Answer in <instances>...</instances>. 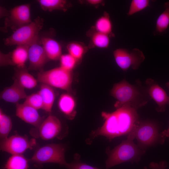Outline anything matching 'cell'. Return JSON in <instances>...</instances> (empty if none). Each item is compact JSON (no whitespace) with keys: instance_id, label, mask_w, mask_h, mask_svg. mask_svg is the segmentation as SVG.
<instances>
[{"instance_id":"obj_1","label":"cell","mask_w":169,"mask_h":169,"mask_svg":"<svg viewBox=\"0 0 169 169\" xmlns=\"http://www.w3.org/2000/svg\"><path fill=\"white\" fill-rule=\"evenodd\" d=\"M101 116L104 122L101 127L92 131V137L102 136L111 140L128 135L140 121L137 110L128 105L118 108L111 113L102 112Z\"/></svg>"},{"instance_id":"obj_2","label":"cell","mask_w":169,"mask_h":169,"mask_svg":"<svg viewBox=\"0 0 169 169\" xmlns=\"http://www.w3.org/2000/svg\"><path fill=\"white\" fill-rule=\"evenodd\" d=\"M135 139L133 130L124 140L108 153V158L105 161V169L120 164L130 162L138 163L146 152L139 148L134 142Z\"/></svg>"},{"instance_id":"obj_3","label":"cell","mask_w":169,"mask_h":169,"mask_svg":"<svg viewBox=\"0 0 169 169\" xmlns=\"http://www.w3.org/2000/svg\"><path fill=\"white\" fill-rule=\"evenodd\" d=\"M44 24V19L37 17L30 23L14 31L12 35L4 39V44L7 46H29L39 39V33L43 28Z\"/></svg>"},{"instance_id":"obj_4","label":"cell","mask_w":169,"mask_h":169,"mask_svg":"<svg viewBox=\"0 0 169 169\" xmlns=\"http://www.w3.org/2000/svg\"><path fill=\"white\" fill-rule=\"evenodd\" d=\"M110 93L116 100L114 104L116 108L128 105L137 110L142 106L138 102L141 95L140 91L136 87L125 80L114 84Z\"/></svg>"},{"instance_id":"obj_5","label":"cell","mask_w":169,"mask_h":169,"mask_svg":"<svg viewBox=\"0 0 169 169\" xmlns=\"http://www.w3.org/2000/svg\"><path fill=\"white\" fill-rule=\"evenodd\" d=\"M133 131L137 145L142 150L146 151L158 143L161 144L159 127L154 122L140 120Z\"/></svg>"},{"instance_id":"obj_6","label":"cell","mask_w":169,"mask_h":169,"mask_svg":"<svg viewBox=\"0 0 169 169\" xmlns=\"http://www.w3.org/2000/svg\"><path fill=\"white\" fill-rule=\"evenodd\" d=\"M37 79L41 84L68 91L71 87L73 74L72 72L59 66L47 71H39L37 74Z\"/></svg>"},{"instance_id":"obj_7","label":"cell","mask_w":169,"mask_h":169,"mask_svg":"<svg viewBox=\"0 0 169 169\" xmlns=\"http://www.w3.org/2000/svg\"><path fill=\"white\" fill-rule=\"evenodd\" d=\"M65 148L63 145L52 143L46 145L36 150L31 159L37 164L55 163L66 166Z\"/></svg>"},{"instance_id":"obj_8","label":"cell","mask_w":169,"mask_h":169,"mask_svg":"<svg viewBox=\"0 0 169 169\" xmlns=\"http://www.w3.org/2000/svg\"><path fill=\"white\" fill-rule=\"evenodd\" d=\"M113 55L117 66L124 71L130 68L138 69L145 59L142 51L137 48L131 51L125 48L117 49L113 51Z\"/></svg>"},{"instance_id":"obj_9","label":"cell","mask_w":169,"mask_h":169,"mask_svg":"<svg viewBox=\"0 0 169 169\" xmlns=\"http://www.w3.org/2000/svg\"><path fill=\"white\" fill-rule=\"evenodd\" d=\"M32 22L30 4L28 3L17 6L9 11V14L5 18L4 27L2 29L6 31L9 28L14 31Z\"/></svg>"},{"instance_id":"obj_10","label":"cell","mask_w":169,"mask_h":169,"mask_svg":"<svg viewBox=\"0 0 169 169\" xmlns=\"http://www.w3.org/2000/svg\"><path fill=\"white\" fill-rule=\"evenodd\" d=\"M36 144L34 139H29L26 136L15 135L2 140L0 149L12 155L22 154L27 150L32 149Z\"/></svg>"},{"instance_id":"obj_11","label":"cell","mask_w":169,"mask_h":169,"mask_svg":"<svg viewBox=\"0 0 169 169\" xmlns=\"http://www.w3.org/2000/svg\"><path fill=\"white\" fill-rule=\"evenodd\" d=\"M28 59V69L39 71L43 70L44 66L49 60L39 39L29 46Z\"/></svg>"},{"instance_id":"obj_12","label":"cell","mask_w":169,"mask_h":169,"mask_svg":"<svg viewBox=\"0 0 169 169\" xmlns=\"http://www.w3.org/2000/svg\"><path fill=\"white\" fill-rule=\"evenodd\" d=\"M38 127L40 138L44 140H49L59 134L61 130L62 124L57 117L50 115L42 121Z\"/></svg>"},{"instance_id":"obj_13","label":"cell","mask_w":169,"mask_h":169,"mask_svg":"<svg viewBox=\"0 0 169 169\" xmlns=\"http://www.w3.org/2000/svg\"><path fill=\"white\" fill-rule=\"evenodd\" d=\"M15 114L25 122L36 127L43 121L37 110L24 103L16 104Z\"/></svg>"},{"instance_id":"obj_14","label":"cell","mask_w":169,"mask_h":169,"mask_svg":"<svg viewBox=\"0 0 169 169\" xmlns=\"http://www.w3.org/2000/svg\"><path fill=\"white\" fill-rule=\"evenodd\" d=\"M146 83L148 87L149 94L158 106L156 110L158 112H164L166 105L168 104L169 96L163 89L153 79H148Z\"/></svg>"},{"instance_id":"obj_15","label":"cell","mask_w":169,"mask_h":169,"mask_svg":"<svg viewBox=\"0 0 169 169\" xmlns=\"http://www.w3.org/2000/svg\"><path fill=\"white\" fill-rule=\"evenodd\" d=\"M24 89L17 81L14 80L11 85L5 88L1 92L0 98L7 102L16 104L27 96Z\"/></svg>"},{"instance_id":"obj_16","label":"cell","mask_w":169,"mask_h":169,"mask_svg":"<svg viewBox=\"0 0 169 169\" xmlns=\"http://www.w3.org/2000/svg\"><path fill=\"white\" fill-rule=\"evenodd\" d=\"M40 40L49 59L59 60L63 54L60 44L54 39L48 36L43 37Z\"/></svg>"},{"instance_id":"obj_17","label":"cell","mask_w":169,"mask_h":169,"mask_svg":"<svg viewBox=\"0 0 169 169\" xmlns=\"http://www.w3.org/2000/svg\"><path fill=\"white\" fill-rule=\"evenodd\" d=\"M59 110L69 119H72L75 115L76 101L70 94L66 93L62 94L58 102Z\"/></svg>"},{"instance_id":"obj_18","label":"cell","mask_w":169,"mask_h":169,"mask_svg":"<svg viewBox=\"0 0 169 169\" xmlns=\"http://www.w3.org/2000/svg\"><path fill=\"white\" fill-rule=\"evenodd\" d=\"M14 80L17 81L24 89H31L37 85V79L30 74L26 67L23 68L16 67Z\"/></svg>"},{"instance_id":"obj_19","label":"cell","mask_w":169,"mask_h":169,"mask_svg":"<svg viewBox=\"0 0 169 169\" xmlns=\"http://www.w3.org/2000/svg\"><path fill=\"white\" fill-rule=\"evenodd\" d=\"M29 46L20 45L17 46L15 49L9 53L10 65L18 68H23L28 59Z\"/></svg>"},{"instance_id":"obj_20","label":"cell","mask_w":169,"mask_h":169,"mask_svg":"<svg viewBox=\"0 0 169 169\" xmlns=\"http://www.w3.org/2000/svg\"><path fill=\"white\" fill-rule=\"evenodd\" d=\"M38 92L42 99V109L47 112H51L55 99V94L53 88L48 85L41 84Z\"/></svg>"},{"instance_id":"obj_21","label":"cell","mask_w":169,"mask_h":169,"mask_svg":"<svg viewBox=\"0 0 169 169\" xmlns=\"http://www.w3.org/2000/svg\"><path fill=\"white\" fill-rule=\"evenodd\" d=\"M164 10L156 20L153 34L155 36L162 35L166 32L169 26V1L163 5Z\"/></svg>"},{"instance_id":"obj_22","label":"cell","mask_w":169,"mask_h":169,"mask_svg":"<svg viewBox=\"0 0 169 169\" xmlns=\"http://www.w3.org/2000/svg\"><path fill=\"white\" fill-rule=\"evenodd\" d=\"M94 28L95 31L109 35L114 36L113 33V24L108 13L105 12L98 18L95 22Z\"/></svg>"},{"instance_id":"obj_23","label":"cell","mask_w":169,"mask_h":169,"mask_svg":"<svg viewBox=\"0 0 169 169\" xmlns=\"http://www.w3.org/2000/svg\"><path fill=\"white\" fill-rule=\"evenodd\" d=\"M41 8L44 11L52 12L55 10L66 11L70 4L65 0H38Z\"/></svg>"},{"instance_id":"obj_24","label":"cell","mask_w":169,"mask_h":169,"mask_svg":"<svg viewBox=\"0 0 169 169\" xmlns=\"http://www.w3.org/2000/svg\"><path fill=\"white\" fill-rule=\"evenodd\" d=\"M27 159L22 154L12 155L8 159L4 169H28Z\"/></svg>"},{"instance_id":"obj_25","label":"cell","mask_w":169,"mask_h":169,"mask_svg":"<svg viewBox=\"0 0 169 169\" xmlns=\"http://www.w3.org/2000/svg\"><path fill=\"white\" fill-rule=\"evenodd\" d=\"M110 37L109 35L94 31L91 35L90 41L94 47L106 49L110 45Z\"/></svg>"},{"instance_id":"obj_26","label":"cell","mask_w":169,"mask_h":169,"mask_svg":"<svg viewBox=\"0 0 169 169\" xmlns=\"http://www.w3.org/2000/svg\"><path fill=\"white\" fill-rule=\"evenodd\" d=\"M68 53L79 61L87 51V47L82 43L77 41L69 43L66 46Z\"/></svg>"},{"instance_id":"obj_27","label":"cell","mask_w":169,"mask_h":169,"mask_svg":"<svg viewBox=\"0 0 169 169\" xmlns=\"http://www.w3.org/2000/svg\"><path fill=\"white\" fill-rule=\"evenodd\" d=\"M12 127L11 118L0 109V136L2 140L8 137Z\"/></svg>"},{"instance_id":"obj_28","label":"cell","mask_w":169,"mask_h":169,"mask_svg":"<svg viewBox=\"0 0 169 169\" xmlns=\"http://www.w3.org/2000/svg\"><path fill=\"white\" fill-rule=\"evenodd\" d=\"M60 66L64 69L71 72L79 62L69 54H62L59 59Z\"/></svg>"},{"instance_id":"obj_29","label":"cell","mask_w":169,"mask_h":169,"mask_svg":"<svg viewBox=\"0 0 169 169\" xmlns=\"http://www.w3.org/2000/svg\"><path fill=\"white\" fill-rule=\"evenodd\" d=\"M149 0H132L131 2L129 8L127 13L128 16L141 12L150 6Z\"/></svg>"},{"instance_id":"obj_30","label":"cell","mask_w":169,"mask_h":169,"mask_svg":"<svg viewBox=\"0 0 169 169\" xmlns=\"http://www.w3.org/2000/svg\"><path fill=\"white\" fill-rule=\"evenodd\" d=\"M23 103L37 110L43 107L42 99L38 91L27 95Z\"/></svg>"},{"instance_id":"obj_31","label":"cell","mask_w":169,"mask_h":169,"mask_svg":"<svg viewBox=\"0 0 169 169\" xmlns=\"http://www.w3.org/2000/svg\"><path fill=\"white\" fill-rule=\"evenodd\" d=\"M65 167L68 169H100L93 167L79 161L67 163Z\"/></svg>"},{"instance_id":"obj_32","label":"cell","mask_w":169,"mask_h":169,"mask_svg":"<svg viewBox=\"0 0 169 169\" xmlns=\"http://www.w3.org/2000/svg\"><path fill=\"white\" fill-rule=\"evenodd\" d=\"M167 164L165 161H161L159 162H151L148 166L144 167V169H166Z\"/></svg>"},{"instance_id":"obj_33","label":"cell","mask_w":169,"mask_h":169,"mask_svg":"<svg viewBox=\"0 0 169 169\" xmlns=\"http://www.w3.org/2000/svg\"><path fill=\"white\" fill-rule=\"evenodd\" d=\"M161 144H163L166 138L169 139V127L167 129L163 131L160 133Z\"/></svg>"},{"instance_id":"obj_34","label":"cell","mask_w":169,"mask_h":169,"mask_svg":"<svg viewBox=\"0 0 169 169\" xmlns=\"http://www.w3.org/2000/svg\"><path fill=\"white\" fill-rule=\"evenodd\" d=\"M9 14V11L8 10L0 6V18L3 17H6Z\"/></svg>"},{"instance_id":"obj_35","label":"cell","mask_w":169,"mask_h":169,"mask_svg":"<svg viewBox=\"0 0 169 169\" xmlns=\"http://www.w3.org/2000/svg\"><path fill=\"white\" fill-rule=\"evenodd\" d=\"M102 0H87L86 2L89 5L96 6L102 4L103 2Z\"/></svg>"},{"instance_id":"obj_36","label":"cell","mask_w":169,"mask_h":169,"mask_svg":"<svg viewBox=\"0 0 169 169\" xmlns=\"http://www.w3.org/2000/svg\"><path fill=\"white\" fill-rule=\"evenodd\" d=\"M166 86L169 89V82L166 83ZM168 104H169V101L168 102Z\"/></svg>"}]
</instances>
